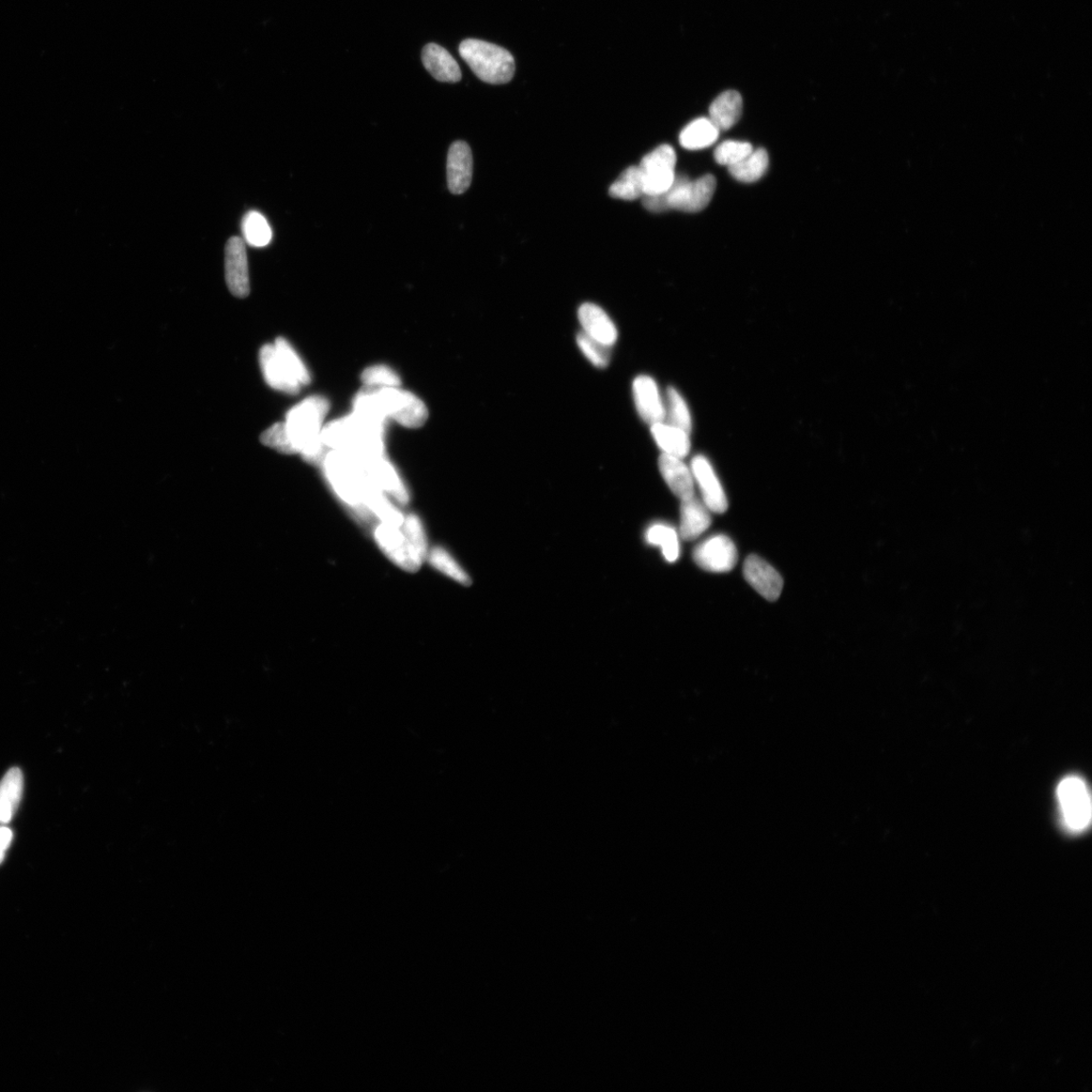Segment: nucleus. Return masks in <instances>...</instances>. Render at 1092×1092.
Segmentation results:
<instances>
[{
    "instance_id": "nucleus-1",
    "label": "nucleus",
    "mask_w": 1092,
    "mask_h": 1092,
    "mask_svg": "<svg viewBox=\"0 0 1092 1092\" xmlns=\"http://www.w3.org/2000/svg\"><path fill=\"white\" fill-rule=\"evenodd\" d=\"M321 465L335 495L348 510L364 521L374 519L372 507L384 494L373 483L361 459L345 453L328 451Z\"/></svg>"
},
{
    "instance_id": "nucleus-2",
    "label": "nucleus",
    "mask_w": 1092,
    "mask_h": 1092,
    "mask_svg": "<svg viewBox=\"0 0 1092 1092\" xmlns=\"http://www.w3.org/2000/svg\"><path fill=\"white\" fill-rule=\"evenodd\" d=\"M328 411V399L313 396L291 408L283 422L292 453H301L309 463L321 465L328 452L321 439Z\"/></svg>"
},
{
    "instance_id": "nucleus-3",
    "label": "nucleus",
    "mask_w": 1092,
    "mask_h": 1092,
    "mask_svg": "<svg viewBox=\"0 0 1092 1092\" xmlns=\"http://www.w3.org/2000/svg\"><path fill=\"white\" fill-rule=\"evenodd\" d=\"M384 423L377 422L353 412L349 416L334 420L322 429L321 439L329 451H336L367 458L383 454Z\"/></svg>"
},
{
    "instance_id": "nucleus-4",
    "label": "nucleus",
    "mask_w": 1092,
    "mask_h": 1092,
    "mask_svg": "<svg viewBox=\"0 0 1092 1092\" xmlns=\"http://www.w3.org/2000/svg\"><path fill=\"white\" fill-rule=\"evenodd\" d=\"M716 190V179L712 175L696 180L676 176L672 187L663 194L642 197V205L652 213L670 210L698 213L710 205Z\"/></svg>"
},
{
    "instance_id": "nucleus-5",
    "label": "nucleus",
    "mask_w": 1092,
    "mask_h": 1092,
    "mask_svg": "<svg viewBox=\"0 0 1092 1092\" xmlns=\"http://www.w3.org/2000/svg\"><path fill=\"white\" fill-rule=\"evenodd\" d=\"M459 54L479 79L490 84H505L515 74V60L510 52L495 44L467 39L459 45Z\"/></svg>"
},
{
    "instance_id": "nucleus-6",
    "label": "nucleus",
    "mask_w": 1092,
    "mask_h": 1092,
    "mask_svg": "<svg viewBox=\"0 0 1092 1092\" xmlns=\"http://www.w3.org/2000/svg\"><path fill=\"white\" fill-rule=\"evenodd\" d=\"M364 389L379 416L386 421L392 419L408 428H418L428 419L425 404L411 392L398 387Z\"/></svg>"
},
{
    "instance_id": "nucleus-7",
    "label": "nucleus",
    "mask_w": 1092,
    "mask_h": 1092,
    "mask_svg": "<svg viewBox=\"0 0 1092 1092\" xmlns=\"http://www.w3.org/2000/svg\"><path fill=\"white\" fill-rule=\"evenodd\" d=\"M1061 817L1072 833H1083L1091 823V797L1085 782L1070 776L1060 782L1057 789Z\"/></svg>"
},
{
    "instance_id": "nucleus-8",
    "label": "nucleus",
    "mask_w": 1092,
    "mask_h": 1092,
    "mask_svg": "<svg viewBox=\"0 0 1092 1092\" xmlns=\"http://www.w3.org/2000/svg\"><path fill=\"white\" fill-rule=\"evenodd\" d=\"M401 526L378 522L373 531L374 541L397 566L406 572H417L425 561L412 546Z\"/></svg>"
},
{
    "instance_id": "nucleus-9",
    "label": "nucleus",
    "mask_w": 1092,
    "mask_h": 1092,
    "mask_svg": "<svg viewBox=\"0 0 1092 1092\" xmlns=\"http://www.w3.org/2000/svg\"><path fill=\"white\" fill-rule=\"evenodd\" d=\"M676 152L670 145H660L642 158L639 168L644 196L663 194L672 187L676 176Z\"/></svg>"
},
{
    "instance_id": "nucleus-10",
    "label": "nucleus",
    "mask_w": 1092,
    "mask_h": 1092,
    "mask_svg": "<svg viewBox=\"0 0 1092 1092\" xmlns=\"http://www.w3.org/2000/svg\"><path fill=\"white\" fill-rule=\"evenodd\" d=\"M694 559L706 572L729 573L737 563V549L729 536L718 534L707 538L698 545L694 549Z\"/></svg>"
},
{
    "instance_id": "nucleus-11",
    "label": "nucleus",
    "mask_w": 1092,
    "mask_h": 1092,
    "mask_svg": "<svg viewBox=\"0 0 1092 1092\" xmlns=\"http://www.w3.org/2000/svg\"><path fill=\"white\" fill-rule=\"evenodd\" d=\"M361 459L373 483L384 495L398 505L409 503L410 494L405 483L383 454Z\"/></svg>"
},
{
    "instance_id": "nucleus-12",
    "label": "nucleus",
    "mask_w": 1092,
    "mask_h": 1092,
    "mask_svg": "<svg viewBox=\"0 0 1092 1092\" xmlns=\"http://www.w3.org/2000/svg\"><path fill=\"white\" fill-rule=\"evenodd\" d=\"M691 471L707 509L716 514L725 513L729 509L728 498L710 460L703 455L695 456L692 459Z\"/></svg>"
},
{
    "instance_id": "nucleus-13",
    "label": "nucleus",
    "mask_w": 1092,
    "mask_h": 1092,
    "mask_svg": "<svg viewBox=\"0 0 1092 1092\" xmlns=\"http://www.w3.org/2000/svg\"><path fill=\"white\" fill-rule=\"evenodd\" d=\"M227 286L232 295L246 298L250 292L248 253L240 237L230 238L225 250Z\"/></svg>"
},
{
    "instance_id": "nucleus-14",
    "label": "nucleus",
    "mask_w": 1092,
    "mask_h": 1092,
    "mask_svg": "<svg viewBox=\"0 0 1092 1092\" xmlns=\"http://www.w3.org/2000/svg\"><path fill=\"white\" fill-rule=\"evenodd\" d=\"M636 408L640 418L651 426L665 421V403L656 380L649 376H639L633 383Z\"/></svg>"
},
{
    "instance_id": "nucleus-15",
    "label": "nucleus",
    "mask_w": 1092,
    "mask_h": 1092,
    "mask_svg": "<svg viewBox=\"0 0 1092 1092\" xmlns=\"http://www.w3.org/2000/svg\"><path fill=\"white\" fill-rule=\"evenodd\" d=\"M744 576L750 586L768 602H776L783 590V579L775 568L758 556H750Z\"/></svg>"
},
{
    "instance_id": "nucleus-16",
    "label": "nucleus",
    "mask_w": 1092,
    "mask_h": 1092,
    "mask_svg": "<svg viewBox=\"0 0 1092 1092\" xmlns=\"http://www.w3.org/2000/svg\"><path fill=\"white\" fill-rule=\"evenodd\" d=\"M578 318L583 332L593 340L610 347L617 343L618 328L602 306L584 303L579 307Z\"/></svg>"
},
{
    "instance_id": "nucleus-17",
    "label": "nucleus",
    "mask_w": 1092,
    "mask_h": 1092,
    "mask_svg": "<svg viewBox=\"0 0 1092 1092\" xmlns=\"http://www.w3.org/2000/svg\"><path fill=\"white\" fill-rule=\"evenodd\" d=\"M472 154L470 146L457 141L451 146L448 157V183L453 194L466 193L472 179Z\"/></svg>"
},
{
    "instance_id": "nucleus-18",
    "label": "nucleus",
    "mask_w": 1092,
    "mask_h": 1092,
    "mask_svg": "<svg viewBox=\"0 0 1092 1092\" xmlns=\"http://www.w3.org/2000/svg\"><path fill=\"white\" fill-rule=\"evenodd\" d=\"M658 469L673 493L681 500L695 496V481L682 458L661 453Z\"/></svg>"
},
{
    "instance_id": "nucleus-19",
    "label": "nucleus",
    "mask_w": 1092,
    "mask_h": 1092,
    "mask_svg": "<svg viewBox=\"0 0 1092 1092\" xmlns=\"http://www.w3.org/2000/svg\"><path fill=\"white\" fill-rule=\"evenodd\" d=\"M259 360L264 377L272 389L288 395L300 393V382L288 373L274 345L268 344L261 348Z\"/></svg>"
},
{
    "instance_id": "nucleus-20",
    "label": "nucleus",
    "mask_w": 1092,
    "mask_h": 1092,
    "mask_svg": "<svg viewBox=\"0 0 1092 1092\" xmlns=\"http://www.w3.org/2000/svg\"><path fill=\"white\" fill-rule=\"evenodd\" d=\"M422 63L437 82L456 83L463 77L456 60L448 50L435 43L425 46L422 51Z\"/></svg>"
},
{
    "instance_id": "nucleus-21",
    "label": "nucleus",
    "mask_w": 1092,
    "mask_h": 1092,
    "mask_svg": "<svg viewBox=\"0 0 1092 1092\" xmlns=\"http://www.w3.org/2000/svg\"><path fill=\"white\" fill-rule=\"evenodd\" d=\"M679 535L686 542L695 541L712 526V511L695 496L681 500Z\"/></svg>"
},
{
    "instance_id": "nucleus-22",
    "label": "nucleus",
    "mask_w": 1092,
    "mask_h": 1092,
    "mask_svg": "<svg viewBox=\"0 0 1092 1092\" xmlns=\"http://www.w3.org/2000/svg\"><path fill=\"white\" fill-rule=\"evenodd\" d=\"M743 114V99L735 90L722 92L710 107V119L719 131L731 129Z\"/></svg>"
},
{
    "instance_id": "nucleus-23",
    "label": "nucleus",
    "mask_w": 1092,
    "mask_h": 1092,
    "mask_svg": "<svg viewBox=\"0 0 1092 1092\" xmlns=\"http://www.w3.org/2000/svg\"><path fill=\"white\" fill-rule=\"evenodd\" d=\"M24 777L19 768H12L0 781V824H8L22 801Z\"/></svg>"
},
{
    "instance_id": "nucleus-24",
    "label": "nucleus",
    "mask_w": 1092,
    "mask_h": 1092,
    "mask_svg": "<svg viewBox=\"0 0 1092 1092\" xmlns=\"http://www.w3.org/2000/svg\"><path fill=\"white\" fill-rule=\"evenodd\" d=\"M652 435L663 453L685 458L691 450L690 435L666 422L651 426Z\"/></svg>"
},
{
    "instance_id": "nucleus-25",
    "label": "nucleus",
    "mask_w": 1092,
    "mask_h": 1092,
    "mask_svg": "<svg viewBox=\"0 0 1092 1092\" xmlns=\"http://www.w3.org/2000/svg\"><path fill=\"white\" fill-rule=\"evenodd\" d=\"M680 535L673 527L666 523H654L645 531V541L651 546H658L668 563L678 561L681 555Z\"/></svg>"
},
{
    "instance_id": "nucleus-26",
    "label": "nucleus",
    "mask_w": 1092,
    "mask_h": 1092,
    "mask_svg": "<svg viewBox=\"0 0 1092 1092\" xmlns=\"http://www.w3.org/2000/svg\"><path fill=\"white\" fill-rule=\"evenodd\" d=\"M719 133L710 118H699L683 129L680 143L688 150H701L714 144Z\"/></svg>"
},
{
    "instance_id": "nucleus-27",
    "label": "nucleus",
    "mask_w": 1092,
    "mask_h": 1092,
    "mask_svg": "<svg viewBox=\"0 0 1092 1092\" xmlns=\"http://www.w3.org/2000/svg\"><path fill=\"white\" fill-rule=\"evenodd\" d=\"M768 167V152L759 148L752 150L742 161L729 167L733 178L744 183H752L760 180L767 173Z\"/></svg>"
},
{
    "instance_id": "nucleus-28",
    "label": "nucleus",
    "mask_w": 1092,
    "mask_h": 1092,
    "mask_svg": "<svg viewBox=\"0 0 1092 1092\" xmlns=\"http://www.w3.org/2000/svg\"><path fill=\"white\" fill-rule=\"evenodd\" d=\"M426 561L430 565L435 567L437 572L456 583L465 584V586L471 584L472 581L469 574L448 549L442 546L429 548Z\"/></svg>"
},
{
    "instance_id": "nucleus-29",
    "label": "nucleus",
    "mask_w": 1092,
    "mask_h": 1092,
    "mask_svg": "<svg viewBox=\"0 0 1092 1092\" xmlns=\"http://www.w3.org/2000/svg\"><path fill=\"white\" fill-rule=\"evenodd\" d=\"M609 194L623 201H637L644 196L643 183L639 166H630L617 181L611 184Z\"/></svg>"
},
{
    "instance_id": "nucleus-30",
    "label": "nucleus",
    "mask_w": 1092,
    "mask_h": 1092,
    "mask_svg": "<svg viewBox=\"0 0 1092 1092\" xmlns=\"http://www.w3.org/2000/svg\"><path fill=\"white\" fill-rule=\"evenodd\" d=\"M664 422L680 428L689 435L692 432L690 410L682 395L675 388H669L667 391Z\"/></svg>"
},
{
    "instance_id": "nucleus-31",
    "label": "nucleus",
    "mask_w": 1092,
    "mask_h": 1092,
    "mask_svg": "<svg viewBox=\"0 0 1092 1092\" xmlns=\"http://www.w3.org/2000/svg\"><path fill=\"white\" fill-rule=\"evenodd\" d=\"M242 231L246 241L254 248H265L272 238L267 219L258 212H250L243 219Z\"/></svg>"
},
{
    "instance_id": "nucleus-32",
    "label": "nucleus",
    "mask_w": 1092,
    "mask_h": 1092,
    "mask_svg": "<svg viewBox=\"0 0 1092 1092\" xmlns=\"http://www.w3.org/2000/svg\"><path fill=\"white\" fill-rule=\"evenodd\" d=\"M273 345L288 373L300 382L301 386L309 384L311 381L309 371H307L298 353L285 338H278Z\"/></svg>"
},
{
    "instance_id": "nucleus-33",
    "label": "nucleus",
    "mask_w": 1092,
    "mask_h": 1092,
    "mask_svg": "<svg viewBox=\"0 0 1092 1092\" xmlns=\"http://www.w3.org/2000/svg\"><path fill=\"white\" fill-rule=\"evenodd\" d=\"M577 344L583 357L594 366L604 368L609 364L612 347L593 340L583 331L577 335Z\"/></svg>"
},
{
    "instance_id": "nucleus-34",
    "label": "nucleus",
    "mask_w": 1092,
    "mask_h": 1092,
    "mask_svg": "<svg viewBox=\"0 0 1092 1092\" xmlns=\"http://www.w3.org/2000/svg\"><path fill=\"white\" fill-rule=\"evenodd\" d=\"M361 379L365 388L398 387L401 379L386 365H375L365 369Z\"/></svg>"
},
{
    "instance_id": "nucleus-35",
    "label": "nucleus",
    "mask_w": 1092,
    "mask_h": 1092,
    "mask_svg": "<svg viewBox=\"0 0 1092 1092\" xmlns=\"http://www.w3.org/2000/svg\"><path fill=\"white\" fill-rule=\"evenodd\" d=\"M752 150L747 142L726 141L715 149L714 158L718 164L731 167L746 158Z\"/></svg>"
},
{
    "instance_id": "nucleus-36",
    "label": "nucleus",
    "mask_w": 1092,
    "mask_h": 1092,
    "mask_svg": "<svg viewBox=\"0 0 1092 1092\" xmlns=\"http://www.w3.org/2000/svg\"><path fill=\"white\" fill-rule=\"evenodd\" d=\"M261 442L281 453L294 454L285 432L283 422L275 423L261 435Z\"/></svg>"
},
{
    "instance_id": "nucleus-37",
    "label": "nucleus",
    "mask_w": 1092,
    "mask_h": 1092,
    "mask_svg": "<svg viewBox=\"0 0 1092 1092\" xmlns=\"http://www.w3.org/2000/svg\"><path fill=\"white\" fill-rule=\"evenodd\" d=\"M12 839V830L6 826V824L0 826V865L3 864L6 859V855L9 848L10 847Z\"/></svg>"
}]
</instances>
